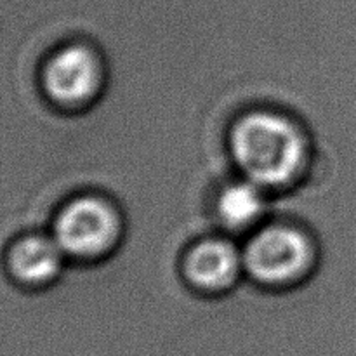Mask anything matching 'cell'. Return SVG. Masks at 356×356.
Here are the masks:
<instances>
[{"mask_svg": "<svg viewBox=\"0 0 356 356\" xmlns=\"http://www.w3.org/2000/svg\"><path fill=\"white\" fill-rule=\"evenodd\" d=\"M232 155L247 179L282 186L296 177L306 155L299 129L278 113L256 111L240 118L229 136Z\"/></svg>", "mask_w": 356, "mask_h": 356, "instance_id": "cell-1", "label": "cell"}, {"mask_svg": "<svg viewBox=\"0 0 356 356\" xmlns=\"http://www.w3.org/2000/svg\"><path fill=\"white\" fill-rule=\"evenodd\" d=\"M312 256L309 240L291 226L261 229L242 252L243 268L264 284H284L301 277Z\"/></svg>", "mask_w": 356, "mask_h": 356, "instance_id": "cell-2", "label": "cell"}, {"mask_svg": "<svg viewBox=\"0 0 356 356\" xmlns=\"http://www.w3.org/2000/svg\"><path fill=\"white\" fill-rule=\"evenodd\" d=\"M117 212L97 197L70 202L54 225V240L65 256L92 257L113 245L118 235Z\"/></svg>", "mask_w": 356, "mask_h": 356, "instance_id": "cell-3", "label": "cell"}, {"mask_svg": "<svg viewBox=\"0 0 356 356\" xmlns=\"http://www.w3.org/2000/svg\"><path fill=\"white\" fill-rule=\"evenodd\" d=\"M101 75L99 59L89 47L66 45L45 65V92L61 104L83 103L97 92Z\"/></svg>", "mask_w": 356, "mask_h": 356, "instance_id": "cell-4", "label": "cell"}, {"mask_svg": "<svg viewBox=\"0 0 356 356\" xmlns=\"http://www.w3.org/2000/svg\"><path fill=\"white\" fill-rule=\"evenodd\" d=\"M242 252L225 240H205L190 250L184 263L191 284L204 291H222L238 277Z\"/></svg>", "mask_w": 356, "mask_h": 356, "instance_id": "cell-5", "label": "cell"}, {"mask_svg": "<svg viewBox=\"0 0 356 356\" xmlns=\"http://www.w3.org/2000/svg\"><path fill=\"white\" fill-rule=\"evenodd\" d=\"M65 252L58 242L42 235L17 240L7 254V268L16 280L37 285L52 280L63 266Z\"/></svg>", "mask_w": 356, "mask_h": 356, "instance_id": "cell-6", "label": "cell"}, {"mask_svg": "<svg viewBox=\"0 0 356 356\" xmlns=\"http://www.w3.org/2000/svg\"><path fill=\"white\" fill-rule=\"evenodd\" d=\"M264 212V197L259 184L242 181L226 188L218 198V214L229 228H247Z\"/></svg>", "mask_w": 356, "mask_h": 356, "instance_id": "cell-7", "label": "cell"}]
</instances>
